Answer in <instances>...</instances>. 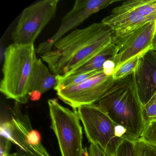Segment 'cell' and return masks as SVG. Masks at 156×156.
<instances>
[{"label": "cell", "mask_w": 156, "mask_h": 156, "mask_svg": "<svg viewBox=\"0 0 156 156\" xmlns=\"http://www.w3.org/2000/svg\"><path fill=\"white\" fill-rule=\"evenodd\" d=\"M113 35L107 25L94 23L61 38L41 58L53 73L67 76L112 43Z\"/></svg>", "instance_id": "6da1fadb"}, {"label": "cell", "mask_w": 156, "mask_h": 156, "mask_svg": "<svg viewBox=\"0 0 156 156\" xmlns=\"http://www.w3.org/2000/svg\"><path fill=\"white\" fill-rule=\"evenodd\" d=\"M97 104L115 124L126 129L128 139L135 141L140 137L145 123L135 73L115 81Z\"/></svg>", "instance_id": "7a4b0ae2"}, {"label": "cell", "mask_w": 156, "mask_h": 156, "mask_svg": "<svg viewBox=\"0 0 156 156\" xmlns=\"http://www.w3.org/2000/svg\"><path fill=\"white\" fill-rule=\"evenodd\" d=\"M37 59L34 44L13 43L6 48L0 91L7 98L20 104L28 102L30 98V81Z\"/></svg>", "instance_id": "3957f363"}, {"label": "cell", "mask_w": 156, "mask_h": 156, "mask_svg": "<svg viewBox=\"0 0 156 156\" xmlns=\"http://www.w3.org/2000/svg\"><path fill=\"white\" fill-rule=\"evenodd\" d=\"M51 128L57 138L62 156H80L83 150V128L76 110L62 105L56 99L48 101Z\"/></svg>", "instance_id": "277c9868"}, {"label": "cell", "mask_w": 156, "mask_h": 156, "mask_svg": "<svg viewBox=\"0 0 156 156\" xmlns=\"http://www.w3.org/2000/svg\"><path fill=\"white\" fill-rule=\"evenodd\" d=\"M76 112L90 144L96 145L114 156L124 138L116 135L115 124L97 104L79 107Z\"/></svg>", "instance_id": "5b68a950"}, {"label": "cell", "mask_w": 156, "mask_h": 156, "mask_svg": "<svg viewBox=\"0 0 156 156\" xmlns=\"http://www.w3.org/2000/svg\"><path fill=\"white\" fill-rule=\"evenodd\" d=\"M15 102L11 110V120L1 124V136L17 146V151L36 156H51L41 142V136L33 129L28 114L22 111L20 105Z\"/></svg>", "instance_id": "8992f818"}, {"label": "cell", "mask_w": 156, "mask_h": 156, "mask_svg": "<svg viewBox=\"0 0 156 156\" xmlns=\"http://www.w3.org/2000/svg\"><path fill=\"white\" fill-rule=\"evenodd\" d=\"M59 0H42L26 8L12 34L13 43L34 44L44 27L54 17Z\"/></svg>", "instance_id": "52a82bcc"}, {"label": "cell", "mask_w": 156, "mask_h": 156, "mask_svg": "<svg viewBox=\"0 0 156 156\" xmlns=\"http://www.w3.org/2000/svg\"><path fill=\"white\" fill-rule=\"evenodd\" d=\"M112 75L103 71L78 84L57 90L58 98L73 108L95 104L112 87L115 82Z\"/></svg>", "instance_id": "ba28073f"}, {"label": "cell", "mask_w": 156, "mask_h": 156, "mask_svg": "<svg viewBox=\"0 0 156 156\" xmlns=\"http://www.w3.org/2000/svg\"><path fill=\"white\" fill-rule=\"evenodd\" d=\"M119 0H76L73 9L63 18L61 25L51 38L40 44L36 53L43 55L48 52L55 44L68 32L76 28L94 13L107 8Z\"/></svg>", "instance_id": "9c48e42d"}, {"label": "cell", "mask_w": 156, "mask_h": 156, "mask_svg": "<svg viewBox=\"0 0 156 156\" xmlns=\"http://www.w3.org/2000/svg\"><path fill=\"white\" fill-rule=\"evenodd\" d=\"M156 30V21L120 35L114 34L112 42L117 48L115 69L135 56L151 50Z\"/></svg>", "instance_id": "30bf717a"}, {"label": "cell", "mask_w": 156, "mask_h": 156, "mask_svg": "<svg viewBox=\"0 0 156 156\" xmlns=\"http://www.w3.org/2000/svg\"><path fill=\"white\" fill-rule=\"evenodd\" d=\"M156 21V18L145 17L120 5L113 9L109 15L101 22L110 27L114 35H120Z\"/></svg>", "instance_id": "8fae6325"}, {"label": "cell", "mask_w": 156, "mask_h": 156, "mask_svg": "<svg viewBox=\"0 0 156 156\" xmlns=\"http://www.w3.org/2000/svg\"><path fill=\"white\" fill-rule=\"evenodd\" d=\"M139 94L143 105L156 93V52L144 54L135 73Z\"/></svg>", "instance_id": "7c38bea8"}, {"label": "cell", "mask_w": 156, "mask_h": 156, "mask_svg": "<svg viewBox=\"0 0 156 156\" xmlns=\"http://www.w3.org/2000/svg\"><path fill=\"white\" fill-rule=\"evenodd\" d=\"M57 76L53 73L41 59H37L34 63L30 84L31 99L37 100L42 94L55 88Z\"/></svg>", "instance_id": "4fadbf2b"}, {"label": "cell", "mask_w": 156, "mask_h": 156, "mask_svg": "<svg viewBox=\"0 0 156 156\" xmlns=\"http://www.w3.org/2000/svg\"><path fill=\"white\" fill-rule=\"evenodd\" d=\"M116 55V47L112 42L93 58L74 70L68 76L81 74L103 70L104 65L107 61L112 60L115 62Z\"/></svg>", "instance_id": "5bb4252c"}, {"label": "cell", "mask_w": 156, "mask_h": 156, "mask_svg": "<svg viewBox=\"0 0 156 156\" xmlns=\"http://www.w3.org/2000/svg\"><path fill=\"white\" fill-rule=\"evenodd\" d=\"M121 5L145 17L156 18V0H128Z\"/></svg>", "instance_id": "9a60e30c"}, {"label": "cell", "mask_w": 156, "mask_h": 156, "mask_svg": "<svg viewBox=\"0 0 156 156\" xmlns=\"http://www.w3.org/2000/svg\"><path fill=\"white\" fill-rule=\"evenodd\" d=\"M144 54L135 56L116 69H115L112 74V76L114 80L117 81L123 79L135 73L138 67L140 59Z\"/></svg>", "instance_id": "2e32d148"}, {"label": "cell", "mask_w": 156, "mask_h": 156, "mask_svg": "<svg viewBox=\"0 0 156 156\" xmlns=\"http://www.w3.org/2000/svg\"><path fill=\"white\" fill-rule=\"evenodd\" d=\"M104 71L103 70L99 71H94L86 73L81 74L73 75L68 76H57V84L55 88V91L62 89L65 87L72 86L78 84L84 81L85 80L89 78L91 76Z\"/></svg>", "instance_id": "e0dca14e"}, {"label": "cell", "mask_w": 156, "mask_h": 156, "mask_svg": "<svg viewBox=\"0 0 156 156\" xmlns=\"http://www.w3.org/2000/svg\"><path fill=\"white\" fill-rule=\"evenodd\" d=\"M134 156H156V146L139 138L134 141Z\"/></svg>", "instance_id": "ac0fdd59"}, {"label": "cell", "mask_w": 156, "mask_h": 156, "mask_svg": "<svg viewBox=\"0 0 156 156\" xmlns=\"http://www.w3.org/2000/svg\"><path fill=\"white\" fill-rule=\"evenodd\" d=\"M139 138L148 144L156 146V120L146 124Z\"/></svg>", "instance_id": "d6986e66"}, {"label": "cell", "mask_w": 156, "mask_h": 156, "mask_svg": "<svg viewBox=\"0 0 156 156\" xmlns=\"http://www.w3.org/2000/svg\"><path fill=\"white\" fill-rule=\"evenodd\" d=\"M143 116L145 125L150 121L156 120V93L143 105Z\"/></svg>", "instance_id": "ffe728a7"}, {"label": "cell", "mask_w": 156, "mask_h": 156, "mask_svg": "<svg viewBox=\"0 0 156 156\" xmlns=\"http://www.w3.org/2000/svg\"><path fill=\"white\" fill-rule=\"evenodd\" d=\"M114 156H134V141L124 139L118 147Z\"/></svg>", "instance_id": "44dd1931"}, {"label": "cell", "mask_w": 156, "mask_h": 156, "mask_svg": "<svg viewBox=\"0 0 156 156\" xmlns=\"http://www.w3.org/2000/svg\"><path fill=\"white\" fill-rule=\"evenodd\" d=\"M0 156H7L10 154L12 142L10 140L1 136Z\"/></svg>", "instance_id": "7402d4cb"}, {"label": "cell", "mask_w": 156, "mask_h": 156, "mask_svg": "<svg viewBox=\"0 0 156 156\" xmlns=\"http://www.w3.org/2000/svg\"><path fill=\"white\" fill-rule=\"evenodd\" d=\"M88 152L89 156H112L94 144H90L88 148Z\"/></svg>", "instance_id": "603a6c76"}, {"label": "cell", "mask_w": 156, "mask_h": 156, "mask_svg": "<svg viewBox=\"0 0 156 156\" xmlns=\"http://www.w3.org/2000/svg\"><path fill=\"white\" fill-rule=\"evenodd\" d=\"M7 156H36L34 155H29V154H26L25 153L21 152V151H17L13 153H10Z\"/></svg>", "instance_id": "cb8c5ba5"}, {"label": "cell", "mask_w": 156, "mask_h": 156, "mask_svg": "<svg viewBox=\"0 0 156 156\" xmlns=\"http://www.w3.org/2000/svg\"><path fill=\"white\" fill-rule=\"evenodd\" d=\"M151 51L156 52V30L153 36L152 39V43H151Z\"/></svg>", "instance_id": "d4e9b609"}, {"label": "cell", "mask_w": 156, "mask_h": 156, "mask_svg": "<svg viewBox=\"0 0 156 156\" xmlns=\"http://www.w3.org/2000/svg\"><path fill=\"white\" fill-rule=\"evenodd\" d=\"M80 156H89L88 149H87V147L83 148Z\"/></svg>", "instance_id": "484cf974"}]
</instances>
